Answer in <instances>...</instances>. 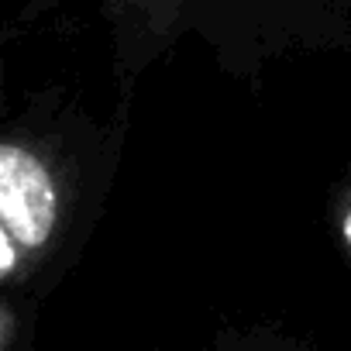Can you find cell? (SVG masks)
<instances>
[{
    "label": "cell",
    "instance_id": "cell-1",
    "mask_svg": "<svg viewBox=\"0 0 351 351\" xmlns=\"http://www.w3.org/2000/svg\"><path fill=\"white\" fill-rule=\"evenodd\" d=\"M62 214V190L52 165L25 141L0 145V238L11 241L21 258L49 248Z\"/></svg>",
    "mask_w": 351,
    "mask_h": 351
},
{
    "label": "cell",
    "instance_id": "cell-2",
    "mask_svg": "<svg viewBox=\"0 0 351 351\" xmlns=\"http://www.w3.org/2000/svg\"><path fill=\"white\" fill-rule=\"evenodd\" d=\"M341 241H344L348 252H351V197H348V204H344V210H341Z\"/></svg>",
    "mask_w": 351,
    "mask_h": 351
}]
</instances>
